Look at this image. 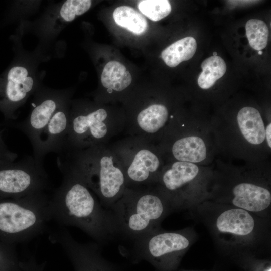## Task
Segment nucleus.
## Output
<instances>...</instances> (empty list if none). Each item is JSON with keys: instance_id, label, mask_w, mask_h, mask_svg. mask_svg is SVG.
<instances>
[{"instance_id": "obj_1", "label": "nucleus", "mask_w": 271, "mask_h": 271, "mask_svg": "<svg viewBox=\"0 0 271 271\" xmlns=\"http://www.w3.org/2000/svg\"><path fill=\"white\" fill-rule=\"evenodd\" d=\"M63 174L61 185L49 198L51 220L61 226H75L98 244L118 234L109 210L104 208L83 179L71 170L58 167Z\"/></svg>"}, {"instance_id": "obj_2", "label": "nucleus", "mask_w": 271, "mask_h": 271, "mask_svg": "<svg viewBox=\"0 0 271 271\" xmlns=\"http://www.w3.org/2000/svg\"><path fill=\"white\" fill-rule=\"evenodd\" d=\"M57 165L78 175L95 194L101 205L109 210L126 187L122 167L106 145L70 150L58 154Z\"/></svg>"}, {"instance_id": "obj_3", "label": "nucleus", "mask_w": 271, "mask_h": 271, "mask_svg": "<svg viewBox=\"0 0 271 271\" xmlns=\"http://www.w3.org/2000/svg\"><path fill=\"white\" fill-rule=\"evenodd\" d=\"M167 201L152 186L126 187L109 210L118 233L133 240L159 229Z\"/></svg>"}, {"instance_id": "obj_4", "label": "nucleus", "mask_w": 271, "mask_h": 271, "mask_svg": "<svg viewBox=\"0 0 271 271\" xmlns=\"http://www.w3.org/2000/svg\"><path fill=\"white\" fill-rule=\"evenodd\" d=\"M49 200L46 192L0 198V241L15 245L48 232Z\"/></svg>"}, {"instance_id": "obj_5", "label": "nucleus", "mask_w": 271, "mask_h": 271, "mask_svg": "<svg viewBox=\"0 0 271 271\" xmlns=\"http://www.w3.org/2000/svg\"><path fill=\"white\" fill-rule=\"evenodd\" d=\"M125 126V114L110 112L103 107H76L69 113L67 134L60 153L106 145L123 131Z\"/></svg>"}, {"instance_id": "obj_6", "label": "nucleus", "mask_w": 271, "mask_h": 271, "mask_svg": "<svg viewBox=\"0 0 271 271\" xmlns=\"http://www.w3.org/2000/svg\"><path fill=\"white\" fill-rule=\"evenodd\" d=\"M110 148L122 167L126 187L156 184L162 170V160L158 148L153 143L141 137L129 136Z\"/></svg>"}, {"instance_id": "obj_7", "label": "nucleus", "mask_w": 271, "mask_h": 271, "mask_svg": "<svg viewBox=\"0 0 271 271\" xmlns=\"http://www.w3.org/2000/svg\"><path fill=\"white\" fill-rule=\"evenodd\" d=\"M51 188L43 163L33 156L0 163V198H18Z\"/></svg>"}, {"instance_id": "obj_8", "label": "nucleus", "mask_w": 271, "mask_h": 271, "mask_svg": "<svg viewBox=\"0 0 271 271\" xmlns=\"http://www.w3.org/2000/svg\"><path fill=\"white\" fill-rule=\"evenodd\" d=\"M134 240L133 249L141 257L151 261L173 258L186 249L189 241L178 232L154 231Z\"/></svg>"}, {"instance_id": "obj_9", "label": "nucleus", "mask_w": 271, "mask_h": 271, "mask_svg": "<svg viewBox=\"0 0 271 271\" xmlns=\"http://www.w3.org/2000/svg\"><path fill=\"white\" fill-rule=\"evenodd\" d=\"M63 97L44 96L38 104L33 103V109L29 116L20 122H9L8 126L23 132L30 140L33 149V156L37 160L41 146V137L53 114L63 104Z\"/></svg>"}, {"instance_id": "obj_10", "label": "nucleus", "mask_w": 271, "mask_h": 271, "mask_svg": "<svg viewBox=\"0 0 271 271\" xmlns=\"http://www.w3.org/2000/svg\"><path fill=\"white\" fill-rule=\"evenodd\" d=\"M33 87L34 80L28 76L25 67L17 66L9 70L7 79L0 84V110L7 122L16 118V109L26 100Z\"/></svg>"}, {"instance_id": "obj_11", "label": "nucleus", "mask_w": 271, "mask_h": 271, "mask_svg": "<svg viewBox=\"0 0 271 271\" xmlns=\"http://www.w3.org/2000/svg\"><path fill=\"white\" fill-rule=\"evenodd\" d=\"M198 166L190 162L175 161L163 169L156 184L166 200L175 205L181 190L198 175Z\"/></svg>"}, {"instance_id": "obj_12", "label": "nucleus", "mask_w": 271, "mask_h": 271, "mask_svg": "<svg viewBox=\"0 0 271 271\" xmlns=\"http://www.w3.org/2000/svg\"><path fill=\"white\" fill-rule=\"evenodd\" d=\"M69 113L62 104L52 116L41 137V146L37 160L43 161L50 152L59 154L67 134Z\"/></svg>"}, {"instance_id": "obj_13", "label": "nucleus", "mask_w": 271, "mask_h": 271, "mask_svg": "<svg viewBox=\"0 0 271 271\" xmlns=\"http://www.w3.org/2000/svg\"><path fill=\"white\" fill-rule=\"evenodd\" d=\"M232 204L247 211L261 212L271 203V194L267 189L255 184L242 183L236 185L232 191Z\"/></svg>"}, {"instance_id": "obj_14", "label": "nucleus", "mask_w": 271, "mask_h": 271, "mask_svg": "<svg viewBox=\"0 0 271 271\" xmlns=\"http://www.w3.org/2000/svg\"><path fill=\"white\" fill-rule=\"evenodd\" d=\"M163 149H168L176 161L198 163L205 159L206 148L203 140L197 136L175 138L164 143Z\"/></svg>"}, {"instance_id": "obj_15", "label": "nucleus", "mask_w": 271, "mask_h": 271, "mask_svg": "<svg viewBox=\"0 0 271 271\" xmlns=\"http://www.w3.org/2000/svg\"><path fill=\"white\" fill-rule=\"evenodd\" d=\"M216 226L221 233L245 236L253 231L254 221L248 211L233 208L224 211L218 217Z\"/></svg>"}, {"instance_id": "obj_16", "label": "nucleus", "mask_w": 271, "mask_h": 271, "mask_svg": "<svg viewBox=\"0 0 271 271\" xmlns=\"http://www.w3.org/2000/svg\"><path fill=\"white\" fill-rule=\"evenodd\" d=\"M240 131L251 144H261L265 137L264 122L259 112L255 108L246 106L241 108L237 116Z\"/></svg>"}, {"instance_id": "obj_17", "label": "nucleus", "mask_w": 271, "mask_h": 271, "mask_svg": "<svg viewBox=\"0 0 271 271\" xmlns=\"http://www.w3.org/2000/svg\"><path fill=\"white\" fill-rule=\"evenodd\" d=\"M131 81V76L128 70L122 63L116 61L108 62L101 76V84L109 94H112L114 91L120 92L124 90Z\"/></svg>"}, {"instance_id": "obj_18", "label": "nucleus", "mask_w": 271, "mask_h": 271, "mask_svg": "<svg viewBox=\"0 0 271 271\" xmlns=\"http://www.w3.org/2000/svg\"><path fill=\"white\" fill-rule=\"evenodd\" d=\"M197 49L196 40L187 37L172 44L161 52V57L165 64L170 67H175L180 63L190 59Z\"/></svg>"}, {"instance_id": "obj_19", "label": "nucleus", "mask_w": 271, "mask_h": 271, "mask_svg": "<svg viewBox=\"0 0 271 271\" xmlns=\"http://www.w3.org/2000/svg\"><path fill=\"white\" fill-rule=\"evenodd\" d=\"M113 17L116 24L136 35L144 33L148 28L147 21L143 15L129 6L116 8Z\"/></svg>"}, {"instance_id": "obj_20", "label": "nucleus", "mask_w": 271, "mask_h": 271, "mask_svg": "<svg viewBox=\"0 0 271 271\" xmlns=\"http://www.w3.org/2000/svg\"><path fill=\"white\" fill-rule=\"evenodd\" d=\"M202 71L199 76L198 84L203 89L211 88L221 78L226 71V64L219 56H211L205 59L201 65Z\"/></svg>"}, {"instance_id": "obj_21", "label": "nucleus", "mask_w": 271, "mask_h": 271, "mask_svg": "<svg viewBox=\"0 0 271 271\" xmlns=\"http://www.w3.org/2000/svg\"><path fill=\"white\" fill-rule=\"evenodd\" d=\"M246 35L249 44L254 50L261 51L267 45L269 30L263 21L250 19L245 25Z\"/></svg>"}, {"instance_id": "obj_22", "label": "nucleus", "mask_w": 271, "mask_h": 271, "mask_svg": "<svg viewBox=\"0 0 271 271\" xmlns=\"http://www.w3.org/2000/svg\"><path fill=\"white\" fill-rule=\"evenodd\" d=\"M140 11L153 21H158L167 16L171 6L167 0H143L138 5Z\"/></svg>"}, {"instance_id": "obj_23", "label": "nucleus", "mask_w": 271, "mask_h": 271, "mask_svg": "<svg viewBox=\"0 0 271 271\" xmlns=\"http://www.w3.org/2000/svg\"><path fill=\"white\" fill-rule=\"evenodd\" d=\"M19 261L14 244L0 241V271H20Z\"/></svg>"}, {"instance_id": "obj_24", "label": "nucleus", "mask_w": 271, "mask_h": 271, "mask_svg": "<svg viewBox=\"0 0 271 271\" xmlns=\"http://www.w3.org/2000/svg\"><path fill=\"white\" fill-rule=\"evenodd\" d=\"M91 3L90 0H67L61 8L60 16L65 21H72L76 16L86 12L90 9Z\"/></svg>"}, {"instance_id": "obj_25", "label": "nucleus", "mask_w": 271, "mask_h": 271, "mask_svg": "<svg viewBox=\"0 0 271 271\" xmlns=\"http://www.w3.org/2000/svg\"><path fill=\"white\" fill-rule=\"evenodd\" d=\"M18 155L9 150L4 142L2 131L0 129V163L15 161Z\"/></svg>"}, {"instance_id": "obj_26", "label": "nucleus", "mask_w": 271, "mask_h": 271, "mask_svg": "<svg viewBox=\"0 0 271 271\" xmlns=\"http://www.w3.org/2000/svg\"><path fill=\"white\" fill-rule=\"evenodd\" d=\"M45 263L38 264L34 256L26 261L20 262V271H43Z\"/></svg>"}, {"instance_id": "obj_27", "label": "nucleus", "mask_w": 271, "mask_h": 271, "mask_svg": "<svg viewBox=\"0 0 271 271\" xmlns=\"http://www.w3.org/2000/svg\"><path fill=\"white\" fill-rule=\"evenodd\" d=\"M77 271H105L101 267L94 265L87 264L80 267Z\"/></svg>"}, {"instance_id": "obj_28", "label": "nucleus", "mask_w": 271, "mask_h": 271, "mask_svg": "<svg viewBox=\"0 0 271 271\" xmlns=\"http://www.w3.org/2000/svg\"><path fill=\"white\" fill-rule=\"evenodd\" d=\"M270 132H271V124L269 123L265 129V137L268 146L269 148L271 147V140H270Z\"/></svg>"}, {"instance_id": "obj_29", "label": "nucleus", "mask_w": 271, "mask_h": 271, "mask_svg": "<svg viewBox=\"0 0 271 271\" xmlns=\"http://www.w3.org/2000/svg\"><path fill=\"white\" fill-rule=\"evenodd\" d=\"M213 56H217V53L216 52H214L213 53Z\"/></svg>"}, {"instance_id": "obj_30", "label": "nucleus", "mask_w": 271, "mask_h": 271, "mask_svg": "<svg viewBox=\"0 0 271 271\" xmlns=\"http://www.w3.org/2000/svg\"><path fill=\"white\" fill-rule=\"evenodd\" d=\"M258 53L259 55H261L262 54V51H258Z\"/></svg>"}, {"instance_id": "obj_31", "label": "nucleus", "mask_w": 271, "mask_h": 271, "mask_svg": "<svg viewBox=\"0 0 271 271\" xmlns=\"http://www.w3.org/2000/svg\"><path fill=\"white\" fill-rule=\"evenodd\" d=\"M266 271H271L270 267L268 268Z\"/></svg>"}]
</instances>
